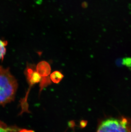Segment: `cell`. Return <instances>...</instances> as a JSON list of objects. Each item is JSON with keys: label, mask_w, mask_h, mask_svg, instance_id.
Listing matches in <instances>:
<instances>
[{"label": "cell", "mask_w": 131, "mask_h": 132, "mask_svg": "<svg viewBox=\"0 0 131 132\" xmlns=\"http://www.w3.org/2000/svg\"><path fill=\"white\" fill-rule=\"evenodd\" d=\"M17 86V80L9 69L0 66V105H5L13 101Z\"/></svg>", "instance_id": "1"}, {"label": "cell", "mask_w": 131, "mask_h": 132, "mask_svg": "<svg viewBox=\"0 0 131 132\" xmlns=\"http://www.w3.org/2000/svg\"><path fill=\"white\" fill-rule=\"evenodd\" d=\"M96 132H131V122L124 117L107 118L100 123Z\"/></svg>", "instance_id": "2"}, {"label": "cell", "mask_w": 131, "mask_h": 132, "mask_svg": "<svg viewBox=\"0 0 131 132\" xmlns=\"http://www.w3.org/2000/svg\"><path fill=\"white\" fill-rule=\"evenodd\" d=\"M25 74L27 81L31 85L40 82L42 78L41 75L36 71V69L32 67L27 68L25 71Z\"/></svg>", "instance_id": "3"}, {"label": "cell", "mask_w": 131, "mask_h": 132, "mask_svg": "<svg viewBox=\"0 0 131 132\" xmlns=\"http://www.w3.org/2000/svg\"><path fill=\"white\" fill-rule=\"evenodd\" d=\"M36 71L42 77H46L51 73V67L50 64L45 61L40 62L36 67Z\"/></svg>", "instance_id": "4"}, {"label": "cell", "mask_w": 131, "mask_h": 132, "mask_svg": "<svg viewBox=\"0 0 131 132\" xmlns=\"http://www.w3.org/2000/svg\"><path fill=\"white\" fill-rule=\"evenodd\" d=\"M64 76L61 72L59 71H54L51 73L50 76V79L51 81L55 84H58L62 80Z\"/></svg>", "instance_id": "5"}, {"label": "cell", "mask_w": 131, "mask_h": 132, "mask_svg": "<svg viewBox=\"0 0 131 132\" xmlns=\"http://www.w3.org/2000/svg\"><path fill=\"white\" fill-rule=\"evenodd\" d=\"M6 42L0 39V60L4 58L6 52Z\"/></svg>", "instance_id": "6"}, {"label": "cell", "mask_w": 131, "mask_h": 132, "mask_svg": "<svg viewBox=\"0 0 131 132\" xmlns=\"http://www.w3.org/2000/svg\"><path fill=\"white\" fill-rule=\"evenodd\" d=\"M40 82V91H42V90L45 87L47 86L48 85L51 84V80L50 77H43L41 78Z\"/></svg>", "instance_id": "7"}, {"label": "cell", "mask_w": 131, "mask_h": 132, "mask_svg": "<svg viewBox=\"0 0 131 132\" xmlns=\"http://www.w3.org/2000/svg\"><path fill=\"white\" fill-rule=\"evenodd\" d=\"M15 129L9 128L4 122L0 121V132H12Z\"/></svg>", "instance_id": "8"}, {"label": "cell", "mask_w": 131, "mask_h": 132, "mask_svg": "<svg viewBox=\"0 0 131 132\" xmlns=\"http://www.w3.org/2000/svg\"><path fill=\"white\" fill-rule=\"evenodd\" d=\"M120 64L125 65L128 67H131V58L126 57L120 61Z\"/></svg>", "instance_id": "9"}, {"label": "cell", "mask_w": 131, "mask_h": 132, "mask_svg": "<svg viewBox=\"0 0 131 132\" xmlns=\"http://www.w3.org/2000/svg\"><path fill=\"white\" fill-rule=\"evenodd\" d=\"M87 122L85 121H82L80 122V126L81 127H84L86 126Z\"/></svg>", "instance_id": "10"}, {"label": "cell", "mask_w": 131, "mask_h": 132, "mask_svg": "<svg viewBox=\"0 0 131 132\" xmlns=\"http://www.w3.org/2000/svg\"><path fill=\"white\" fill-rule=\"evenodd\" d=\"M19 132H35L32 130H28L26 129H22L20 130Z\"/></svg>", "instance_id": "11"}]
</instances>
